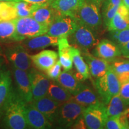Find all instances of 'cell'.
<instances>
[{
	"label": "cell",
	"instance_id": "1",
	"mask_svg": "<svg viewBox=\"0 0 129 129\" xmlns=\"http://www.w3.org/2000/svg\"><path fill=\"white\" fill-rule=\"evenodd\" d=\"M26 104L17 90L12 87L1 111L4 115L3 123L5 127L10 129L29 128L25 117Z\"/></svg>",
	"mask_w": 129,
	"mask_h": 129
},
{
	"label": "cell",
	"instance_id": "2",
	"mask_svg": "<svg viewBox=\"0 0 129 129\" xmlns=\"http://www.w3.org/2000/svg\"><path fill=\"white\" fill-rule=\"evenodd\" d=\"M102 3L99 0H85L72 17L77 23L83 24L96 32L102 25L100 11Z\"/></svg>",
	"mask_w": 129,
	"mask_h": 129
},
{
	"label": "cell",
	"instance_id": "3",
	"mask_svg": "<svg viewBox=\"0 0 129 129\" xmlns=\"http://www.w3.org/2000/svg\"><path fill=\"white\" fill-rule=\"evenodd\" d=\"M16 23V31L13 41H24L44 34L47 32L48 26L37 22L31 16L17 17L14 19Z\"/></svg>",
	"mask_w": 129,
	"mask_h": 129
},
{
	"label": "cell",
	"instance_id": "4",
	"mask_svg": "<svg viewBox=\"0 0 129 129\" xmlns=\"http://www.w3.org/2000/svg\"><path fill=\"white\" fill-rule=\"evenodd\" d=\"M94 84L101 101L105 105L113 96L120 93L121 84L111 65L104 76L96 79Z\"/></svg>",
	"mask_w": 129,
	"mask_h": 129
},
{
	"label": "cell",
	"instance_id": "5",
	"mask_svg": "<svg viewBox=\"0 0 129 129\" xmlns=\"http://www.w3.org/2000/svg\"><path fill=\"white\" fill-rule=\"evenodd\" d=\"M85 108L73 99L62 104L59 108L56 123L62 128L72 127L77 121L83 117Z\"/></svg>",
	"mask_w": 129,
	"mask_h": 129
},
{
	"label": "cell",
	"instance_id": "6",
	"mask_svg": "<svg viewBox=\"0 0 129 129\" xmlns=\"http://www.w3.org/2000/svg\"><path fill=\"white\" fill-rule=\"evenodd\" d=\"M78 23L73 33L68 37V40L71 46L79 48L80 51L88 50L99 43L96 32L83 25Z\"/></svg>",
	"mask_w": 129,
	"mask_h": 129
},
{
	"label": "cell",
	"instance_id": "7",
	"mask_svg": "<svg viewBox=\"0 0 129 129\" xmlns=\"http://www.w3.org/2000/svg\"><path fill=\"white\" fill-rule=\"evenodd\" d=\"M83 117L87 128H104L108 118L106 106L102 102L85 108Z\"/></svg>",
	"mask_w": 129,
	"mask_h": 129
},
{
	"label": "cell",
	"instance_id": "8",
	"mask_svg": "<svg viewBox=\"0 0 129 129\" xmlns=\"http://www.w3.org/2000/svg\"><path fill=\"white\" fill-rule=\"evenodd\" d=\"M77 25V21L73 17L60 14L50 25L46 34L58 38L68 37L73 33Z\"/></svg>",
	"mask_w": 129,
	"mask_h": 129
},
{
	"label": "cell",
	"instance_id": "9",
	"mask_svg": "<svg viewBox=\"0 0 129 129\" xmlns=\"http://www.w3.org/2000/svg\"><path fill=\"white\" fill-rule=\"evenodd\" d=\"M6 55L14 68L28 71L32 67V62L30 55L22 44L9 47L6 50Z\"/></svg>",
	"mask_w": 129,
	"mask_h": 129
},
{
	"label": "cell",
	"instance_id": "10",
	"mask_svg": "<svg viewBox=\"0 0 129 129\" xmlns=\"http://www.w3.org/2000/svg\"><path fill=\"white\" fill-rule=\"evenodd\" d=\"M28 75L31 85L33 101L47 96L51 79L47 75L33 68L29 69Z\"/></svg>",
	"mask_w": 129,
	"mask_h": 129
},
{
	"label": "cell",
	"instance_id": "11",
	"mask_svg": "<svg viewBox=\"0 0 129 129\" xmlns=\"http://www.w3.org/2000/svg\"><path fill=\"white\" fill-rule=\"evenodd\" d=\"M25 117L29 128L34 129L50 128L53 124L32 103H27L25 108Z\"/></svg>",
	"mask_w": 129,
	"mask_h": 129
},
{
	"label": "cell",
	"instance_id": "12",
	"mask_svg": "<svg viewBox=\"0 0 129 129\" xmlns=\"http://www.w3.org/2000/svg\"><path fill=\"white\" fill-rule=\"evenodd\" d=\"M93 54L109 62H112L121 55V52L120 47L114 42L108 39H103L95 46Z\"/></svg>",
	"mask_w": 129,
	"mask_h": 129
},
{
	"label": "cell",
	"instance_id": "13",
	"mask_svg": "<svg viewBox=\"0 0 129 129\" xmlns=\"http://www.w3.org/2000/svg\"><path fill=\"white\" fill-rule=\"evenodd\" d=\"M81 53L87 63L90 74L93 78H99L106 73L110 67L108 61L90 54L88 50L81 51Z\"/></svg>",
	"mask_w": 129,
	"mask_h": 129
},
{
	"label": "cell",
	"instance_id": "14",
	"mask_svg": "<svg viewBox=\"0 0 129 129\" xmlns=\"http://www.w3.org/2000/svg\"><path fill=\"white\" fill-rule=\"evenodd\" d=\"M32 104L48 119L52 124L56 123V118L61 105L51 99L49 96L43 97L37 100H34Z\"/></svg>",
	"mask_w": 129,
	"mask_h": 129
},
{
	"label": "cell",
	"instance_id": "15",
	"mask_svg": "<svg viewBox=\"0 0 129 129\" xmlns=\"http://www.w3.org/2000/svg\"><path fill=\"white\" fill-rule=\"evenodd\" d=\"M13 75L17 85V91L20 96L26 103H31L33 101L29 78L27 71L14 68Z\"/></svg>",
	"mask_w": 129,
	"mask_h": 129
},
{
	"label": "cell",
	"instance_id": "16",
	"mask_svg": "<svg viewBox=\"0 0 129 129\" xmlns=\"http://www.w3.org/2000/svg\"><path fill=\"white\" fill-rule=\"evenodd\" d=\"M57 54L56 51L45 50L34 55H30L32 63L37 69L46 72L58 60Z\"/></svg>",
	"mask_w": 129,
	"mask_h": 129
},
{
	"label": "cell",
	"instance_id": "17",
	"mask_svg": "<svg viewBox=\"0 0 129 129\" xmlns=\"http://www.w3.org/2000/svg\"><path fill=\"white\" fill-rule=\"evenodd\" d=\"M59 38L58 37L44 34L30 39L24 40L22 44L26 50H37L49 46H57Z\"/></svg>",
	"mask_w": 129,
	"mask_h": 129
},
{
	"label": "cell",
	"instance_id": "18",
	"mask_svg": "<svg viewBox=\"0 0 129 129\" xmlns=\"http://www.w3.org/2000/svg\"><path fill=\"white\" fill-rule=\"evenodd\" d=\"M109 31L120 30L129 28V10L123 3L119 6L117 12L107 26Z\"/></svg>",
	"mask_w": 129,
	"mask_h": 129
},
{
	"label": "cell",
	"instance_id": "19",
	"mask_svg": "<svg viewBox=\"0 0 129 129\" xmlns=\"http://www.w3.org/2000/svg\"><path fill=\"white\" fill-rule=\"evenodd\" d=\"M72 99L84 107L97 104L101 102V98L94 90L87 85L84 84L76 94L72 95Z\"/></svg>",
	"mask_w": 129,
	"mask_h": 129
},
{
	"label": "cell",
	"instance_id": "20",
	"mask_svg": "<svg viewBox=\"0 0 129 129\" xmlns=\"http://www.w3.org/2000/svg\"><path fill=\"white\" fill-rule=\"evenodd\" d=\"M56 81L62 87L71 93L72 95L76 94L83 85L82 81L77 78L75 73L71 70L63 71L61 72Z\"/></svg>",
	"mask_w": 129,
	"mask_h": 129
},
{
	"label": "cell",
	"instance_id": "21",
	"mask_svg": "<svg viewBox=\"0 0 129 129\" xmlns=\"http://www.w3.org/2000/svg\"><path fill=\"white\" fill-rule=\"evenodd\" d=\"M60 14H62L53 8L50 5H45L38 6L32 12L30 16L37 22L49 26L54 19Z\"/></svg>",
	"mask_w": 129,
	"mask_h": 129
},
{
	"label": "cell",
	"instance_id": "22",
	"mask_svg": "<svg viewBox=\"0 0 129 129\" xmlns=\"http://www.w3.org/2000/svg\"><path fill=\"white\" fill-rule=\"evenodd\" d=\"M71 54L72 57L73 64L77 70L75 75L81 81H84L90 77V71L88 64L82 56L79 48L72 46L71 47Z\"/></svg>",
	"mask_w": 129,
	"mask_h": 129
},
{
	"label": "cell",
	"instance_id": "23",
	"mask_svg": "<svg viewBox=\"0 0 129 129\" xmlns=\"http://www.w3.org/2000/svg\"><path fill=\"white\" fill-rule=\"evenodd\" d=\"M58 50H59V61L64 71H69L72 68L73 61L71 54V47L68 37L59 38L58 40Z\"/></svg>",
	"mask_w": 129,
	"mask_h": 129
},
{
	"label": "cell",
	"instance_id": "24",
	"mask_svg": "<svg viewBox=\"0 0 129 129\" xmlns=\"http://www.w3.org/2000/svg\"><path fill=\"white\" fill-rule=\"evenodd\" d=\"M85 0H53L50 6L60 14L71 16L76 12Z\"/></svg>",
	"mask_w": 129,
	"mask_h": 129
},
{
	"label": "cell",
	"instance_id": "25",
	"mask_svg": "<svg viewBox=\"0 0 129 129\" xmlns=\"http://www.w3.org/2000/svg\"><path fill=\"white\" fill-rule=\"evenodd\" d=\"M47 96L60 105L68 101L72 97L71 93L59 85L56 80H52L50 81Z\"/></svg>",
	"mask_w": 129,
	"mask_h": 129
},
{
	"label": "cell",
	"instance_id": "26",
	"mask_svg": "<svg viewBox=\"0 0 129 129\" xmlns=\"http://www.w3.org/2000/svg\"><path fill=\"white\" fill-rule=\"evenodd\" d=\"M12 80L9 71L0 74V114L12 88Z\"/></svg>",
	"mask_w": 129,
	"mask_h": 129
},
{
	"label": "cell",
	"instance_id": "27",
	"mask_svg": "<svg viewBox=\"0 0 129 129\" xmlns=\"http://www.w3.org/2000/svg\"><path fill=\"white\" fill-rule=\"evenodd\" d=\"M115 72L120 84L129 80V60L115 59L110 64Z\"/></svg>",
	"mask_w": 129,
	"mask_h": 129
},
{
	"label": "cell",
	"instance_id": "28",
	"mask_svg": "<svg viewBox=\"0 0 129 129\" xmlns=\"http://www.w3.org/2000/svg\"><path fill=\"white\" fill-rule=\"evenodd\" d=\"M106 106L108 117L119 116L126 109L127 106L120 94L113 96Z\"/></svg>",
	"mask_w": 129,
	"mask_h": 129
},
{
	"label": "cell",
	"instance_id": "29",
	"mask_svg": "<svg viewBox=\"0 0 129 129\" xmlns=\"http://www.w3.org/2000/svg\"><path fill=\"white\" fill-rule=\"evenodd\" d=\"M122 0H104L102 6V17L106 26L115 15Z\"/></svg>",
	"mask_w": 129,
	"mask_h": 129
},
{
	"label": "cell",
	"instance_id": "30",
	"mask_svg": "<svg viewBox=\"0 0 129 129\" xmlns=\"http://www.w3.org/2000/svg\"><path fill=\"white\" fill-rule=\"evenodd\" d=\"M17 17V10L13 1H1L0 20H11Z\"/></svg>",
	"mask_w": 129,
	"mask_h": 129
},
{
	"label": "cell",
	"instance_id": "31",
	"mask_svg": "<svg viewBox=\"0 0 129 129\" xmlns=\"http://www.w3.org/2000/svg\"><path fill=\"white\" fill-rule=\"evenodd\" d=\"M16 31L15 20L0 21V40H12Z\"/></svg>",
	"mask_w": 129,
	"mask_h": 129
},
{
	"label": "cell",
	"instance_id": "32",
	"mask_svg": "<svg viewBox=\"0 0 129 129\" xmlns=\"http://www.w3.org/2000/svg\"><path fill=\"white\" fill-rule=\"evenodd\" d=\"M14 3L17 10V17H29L31 16L32 12L38 6H45L43 4H33L25 1H17Z\"/></svg>",
	"mask_w": 129,
	"mask_h": 129
},
{
	"label": "cell",
	"instance_id": "33",
	"mask_svg": "<svg viewBox=\"0 0 129 129\" xmlns=\"http://www.w3.org/2000/svg\"><path fill=\"white\" fill-rule=\"evenodd\" d=\"M110 32L109 37L111 41L114 42L120 47L129 41V28Z\"/></svg>",
	"mask_w": 129,
	"mask_h": 129
},
{
	"label": "cell",
	"instance_id": "34",
	"mask_svg": "<svg viewBox=\"0 0 129 129\" xmlns=\"http://www.w3.org/2000/svg\"><path fill=\"white\" fill-rule=\"evenodd\" d=\"M104 128L107 129H123V125H122L120 120L119 116L108 117L106 121Z\"/></svg>",
	"mask_w": 129,
	"mask_h": 129
},
{
	"label": "cell",
	"instance_id": "35",
	"mask_svg": "<svg viewBox=\"0 0 129 129\" xmlns=\"http://www.w3.org/2000/svg\"><path fill=\"white\" fill-rule=\"evenodd\" d=\"M61 68H62V65H61L60 61L57 60L54 65L52 66L46 72L47 75L51 80H56V79L59 77L62 72Z\"/></svg>",
	"mask_w": 129,
	"mask_h": 129
},
{
	"label": "cell",
	"instance_id": "36",
	"mask_svg": "<svg viewBox=\"0 0 129 129\" xmlns=\"http://www.w3.org/2000/svg\"><path fill=\"white\" fill-rule=\"evenodd\" d=\"M119 94L127 106H129V80L121 84Z\"/></svg>",
	"mask_w": 129,
	"mask_h": 129
},
{
	"label": "cell",
	"instance_id": "37",
	"mask_svg": "<svg viewBox=\"0 0 129 129\" xmlns=\"http://www.w3.org/2000/svg\"><path fill=\"white\" fill-rule=\"evenodd\" d=\"M120 120L124 128H129V108H127L119 115Z\"/></svg>",
	"mask_w": 129,
	"mask_h": 129
},
{
	"label": "cell",
	"instance_id": "38",
	"mask_svg": "<svg viewBox=\"0 0 129 129\" xmlns=\"http://www.w3.org/2000/svg\"><path fill=\"white\" fill-rule=\"evenodd\" d=\"M53 0H12L11 1L17 2V1H25L33 4H38L43 5H50Z\"/></svg>",
	"mask_w": 129,
	"mask_h": 129
},
{
	"label": "cell",
	"instance_id": "39",
	"mask_svg": "<svg viewBox=\"0 0 129 129\" xmlns=\"http://www.w3.org/2000/svg\"><path fill=\"white\" fill-rule=\"evenodd\" d=\"M120 48L122 55L126 58H129V41Z\"/></svg>",
	"mask_w": 129,
	"mask_h": 129
},
{
	"label": "cell",
	"instance_id": "40",
	"mask_svg": "<svg viewBox=\"0 0 129 129\" xmlns=\"http://www.w3.org/2000/svg\"><path fill=\"white\" fill-rule=\"evenodd\" d=\"M122 3L125 5L129 10V0H122Z\"/></svg>",
	"mask_w": 129,
	"mask_h": 129
},
{
	"label": "cell",
	"instance_id": "41",
	"mask_svg": "<svg viewBox=\"0 0 129 129\" xmlns=\"http://www.w3.org/2000/svg\"><path fill=\"white\" fill-rule=\"evenodd\" d=\"M1 56H2V50H1V47L0 46V65H1V63H2V57H1Z\"/></svg>",
	"mask_w": 129,
	"mask_h": 129
},
{
	"label": "cell",
	"instance_id": "42",
	"mask_svg": "<svg viewBox=\"0 0 129 129\" xmlns=\"http://www.w3.org/2000/svg\"><path fill=\"white\" fill-rule=\"evenodd\" d=\"M0 1H10V0H0Z\"/></svg>",
	"mask_w": 129,
	"mask_h": 129
},
{
	"label": "cell",
	"instance_id": "43",
	"mask_svg": "<svg viewBox=\"0 0 129 129\" xmlns=\"http://www.w3.org/2000/svg\"><path fill=\"white\" fill-rule=\"evenodd\" d=\"M99 1H101V2H102L103 3V1H104V0H99Z\"/></svg>",
	"mask_w": 129,
	"mask_h": 129
},
{
	"label": "cell",
	"instance_id": "44",
	"mask_svg": "<svg viewBox=\"0 0 129 129\" xmlns=\"http://www.w3.org/2000/svg\"><path fill=\"white\" fill-rule=\"evenodd\" d=\"M1 1H0V9H1Z\"/></svg>",
	"mask_w": 129,
	"mask_h": 129
},
{
	"label": "cell",
	"instance_id": "45",
	"mask_svg": "<svg viewBox=\"0 0 129 129\" xmlns=\"http://www.w3.org/2000/svg\"><path fill=\"white\" fill-rule=\"evenodd\" d=\"M1 71H0V74H1Z\"/></svg>",
	"mask_w": 129,
	"mask_h": 129
},
{
	"label": "cell",
	"instance_id": "46",
	"mask_svg": "<svg viewBox=\"0 0 129 129\" xmlns=\"http://www.w3.org/2000/svg\"><path fill=\"white\" fill-rule=\"evenodd\" d=\"M12 1V0H10V1Z\"/></svg>",
	"mask_w": 129,
	"mask_h": 129
},
{
	"label": "cell",
	"instance_id": "47",
	"mask_svg": "<svg viewBox=\"0 0 129 129\" xmlns=\"http://www.w3.org/2000/svg\"><path fill=\"white\" fill-rule=\"evenodd\" d=\"M0 21H1V20H0Z\"/></svg>",
	"mask_w": 129,
	"mask_h": 129
}]
</instances>
